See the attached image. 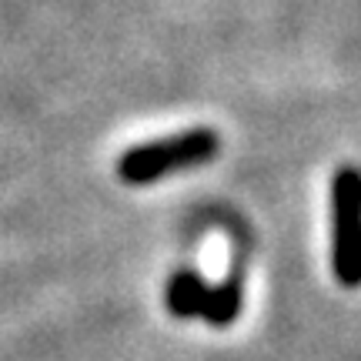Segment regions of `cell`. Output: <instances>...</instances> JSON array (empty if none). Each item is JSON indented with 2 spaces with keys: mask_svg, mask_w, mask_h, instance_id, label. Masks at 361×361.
<instances>
[{
  "mask_svg": "<svg viewBox=\"0 0 361 361\" xmlns=\"http://www.w3.org/2000/svg\"><path fill=\"white\" fill-rule=\"evenodd\" d=\"M207 284L197 271L184 268L178 274H171L168 291H164V301H168V311L174 318H197L201 311V301H204Z\"/></svg>",
  "mask_w": 361,
  "mask_h": 361,
  "instance_id": "4",
  "label": "cell"
},
{
  "mask_svg": "<svg viewBox=\"0 0 361 361\" xmlns=\"http://www.w3.org/2000/svg\"><path fill=\"white\" fill-rule=\"evenodd\" d=\"M218 151L221 137L214 128H188L180 134H171V137L134 144L130 151L117 157V178L124 184L144 188V184H154L174 171L201 168L207 161H214Z\"/></svg>",
  "mask_w": 361,
  "mask_h": 361,
  "instance_id": "1",
  "label": "cell"
},
{
  "mask_svg": "<svg viewBox=\"0 0 361 361\" xmlns=\"http://www.w3.org/2000/svg\"><path fill=\"white\" fill-rule=\"evenodd\" d=\"M211 328H231L241 314V281L238 274L224 278L221 284L207 288L204 291V301H201V311H197Z\"/></svg>",
  "mask_w": 361,
  "mask_h": 361,
  "instance_id": "3",
  "label": "cell"
},
{
  "mask_svg": "<svg viewBox=\"0 0 361 361\" xmlns=\"http://www.w3.org/2000/svg\"><path fill=\"white\" fill-rule=\"evenodd\" d=\"M331 271L345 288L361 278V178L351 164L331 180Z\"/></svg>",
  "mask_w": 361,
  "mask_h": 361,
  "instance_id": "2",
  "label": "cell"
}]
</instances>
